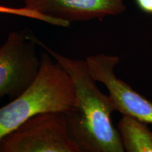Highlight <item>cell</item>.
Segmentation results:
<instances>
[{
	"label": "cell",
	"instance_id": "cell-1",
	"mask_svg": "<svg viewBox=\"0 0 152 152\" xmlns=\"http://www.w3.org/2000/svg\"><path fill=\"white\" fill-rule=\"evenodd\" d=\"M35 41L69 74L73 82L75 104L65 115L70 134L80 151H125L118 132L111 123L115 109L109 96L99 89L86 61L63 56L36 37Z\"/></svg>",
	"mask_w": 152,
	"mask_h": 152
},
{
	"label": "cell",
	"instance_id": "cell-2",
	"mask_svg": "<svg viewBox=\"0 0 152 152\" xmlns=\"http://www.w3.org/2000/svg\"><path fill=\"white\" fill-rule=\"evenodd\" d=\"M75 104L71 76L45 51L40 55L39 70L33 83L10 103L0 107V140L30 118L46 112L66 113Z\"/></svg>",
	"mask_w": 152,
	"mask_h": 152
},
{
	"label": "cell",
	"instance_id": "cell-3",
	"mask_svg": "<svg viewBox=\"0 0 152 152\" xmlns=\"http://www.w3.org/2000/svg\"><path fill=\"white\" fill-rule=\"evenodd\" d=\"M0 152H80L68 130L65 113L30 118L0 140Z\"/></svg>",
	"mask_w": 152,
	"mask_h": 152
},
{
	"label": "cell",
	"instance_id": "cell-4",
	"mask_svg": "<svg viewBox=\"0 0 152 152\" xmlns=\"http://www.w3.org/2000/svg\"><path fill=\"white\" fill-rule=\"evenodd\" d=\"M35 37L23 32H11L0 47V99H14L29 87L37 76L40 57Z\"/></svg>",
	"mask_w": 152,
	"mask_h": 152
},
{
	"label": "cell",
	"instance_id": "cell-5",
	"mask_svg": "<svg viewBox=\"0 0 152 152\" xmlns=\"http://www.w3.org/2000/svg\"><path fill=\"white\" fill-rule=\"evenodd\" d=\"M85 61L93 79L107 89L115 111L152 124V102L115 75V68L120 61L118 56L98 54L89 56Z\"/></svg>",
	"mask_w": 152,
	"mask_h": 152
},
{
	"label": "cell",
	"instance_id": "cell-6",
	"mask_svg": "<svg viewBox=\"0 0 152 152\" xmlns=\"http://www.w3.org/2000/svg\"><path fill=\"white\" fill-rule=\"evenodd\" d=\"M25 7L45 16L71 23L123 14L118 0H24Z\"/></svg>",
	"mask_w": 152,
	"mask_h": 152
},
{
	"label": "cell",
	"instance_id": "cell-7",
	"mask_svg": "<svg viewBox=\"0 0 152 152\" xmlns=\"http://www.w3.org/2000/svg\"><path fill=\"white\" fill-rule=\"evenodd\" d=\"M121 143L128 152H152V132L145 123L135 118L123 115L118 124Z\"/></svg>",
	"mask_w": 152,
	"mask_h": 152
},
{
	"label": "cell",
	"instance_id": "cell-8",
	"mask_svg": "<svg viewBox=\"0 0 152 152\" xmlns=\"http://www.w3.org/2000/svg\"><path fill=\"white\" fill-rule=\"evenodd\" d=\"M0 13L35 19V20H40V21L52 25V26H59V27H68L71 23L65 21V20L45 16V15L42 14L35 10H32L26 7H22V8H14V7H4V6L0 5Z\"/></svg>",
	"mask_w": 152,
	"mask_h": 152
},
{
	"label": "cell",
	"instance_id": "cell-9",
	"mask_svg": "<svg viewBox=\"0 0 152 152\" xmlns=\"http://www.w3.org/2000/svg\"><path fill=\"white\" fill-rule=\"evenodd\" d=\"M134 2L142 12L152 15V0H134Z\"/></svg>",
	"mask_w": 152,
	"mask_h": 152
},
{
	"label": "cell",
	"instance_id": "cell-10",
	"mask_svg": "<svg viewBox=\"0 0 152 152\" xmlns=\"http://www.w3.org/2000/svg\"><path fill=\"white\" fill-rule=\"evenodd\" d=\"M118 1H123V2H124V0H118Z\"/></svg>",
	"mask_w": 152,
	"mask_h": 152
}]
</instances>
